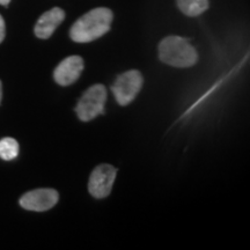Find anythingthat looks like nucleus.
Wrapping results in <instances>:
<instances>
[{"instance_id":"f8f14e48","label":"nucleus","mask_w":250,"mask_h":250,"mask_svg":"<svg viewBox=\"0 0 250 250\" xmlns=\"http://www.w3.org/2000/svg\"><path fill=\"white\" fill-rule=\"evenodd\" d=\"M9 2H11V0H0V5L2 6H7Z\"/></svg>"},{"instance_id":"39448f33","label":"nucleus","mask_w":250,"mask_h":250,"mask_svg":"<svg viewBox=\"0 0 250 250\" xmlns=\"http://www.w3.org/2000/svg\"><path fill=\"white\" fill-rule=\"evenodd\" d=\"M116 175L117 170L112 166L107 164L98 166L89 177L88 190L90 195L98 199L109 196L116 180Z\"/></svg>"},{"instance_id":"1a4fd4ad","label":"nucleus","mask_w":250,"mask_h":250,"mask_svg":"<svg viewBox=\"0 0 250 250\" xmlns=\"http://www.w3.org/2000/svg\"><path fill=\"white\" fill-rule=\"evenodd\" d=\"M177 6L188 17H198L208 8V0H177Z\"/></svg>"},{"instance_id":"423d86ee","label":"nucleus","mask_w":250,"mask_h":250,"mask_svg":"<svg viewBox=\"0 0 250 250\" xmlns=\"http://www.w3.org/2000/svg\"><path fill=\"white\" fill-rule=\"evenodd\" d=\"M58 199V192L54 189H36L24 193L20 198V205L28 211L44 212L54 208Z\"/></svg>"},{"instance_id":"9b49d317","label":"nucleus","mask_w":250,"mask_h":250,"mask_svg":"<svg viewBox=\"0 0 250 250\" xmlns=\"http://www.w3.org/2000/svg\"><path fill=\"white\" fill-rule=\"evenodd\" d=\"M5 34H6V27H5V21L2 19L1 15H0V43L2 42L5 39Z\"/></svg>"},{"instance_id":"f257e3e1","label":"nucleus","mask_w":250,"mask_h":250,"mask_svg":"<svg viewBox=\"0 0 250 250\" xmlns=\"http://www.w3.org/2000/svg\"><path fill=\"white\" fill-rule=\"evenodd\" d=\"M112 18L114 14L109 8H94L73 23L70 29V37L77 43L93 42L108 33Z\"/></svg>"},{"instance_id":"f03ea898","label":"nucleus","mask_w":250,"mask_h":250,"mask_svg":"<svg viewBox=\"0 0 250 250\" xmlns=\"http://www.w3.org/2000/svg\"><path fill=\"white\" fill-rule=\"evenodd\" d=\"M159 58L170 66L190 67L198 61V54L183 37L168 36L159 44Z\"/></svg>"},{"instance_id":"7ed1b4c3","label":"nucleus","mask_w":250,"mask_h":250,"mask_svg":"<svg viewBox=\"0 0 250 250\" xmlns=\"http://www.w3.org/2000/svg\"><path fill=\"white\" fill-rule=\"evenodd\" d=\"M107 89L103 85H94L83 93L78 102L76 111L79 120L89 122L104 112Z\"/></svg>"},{"instance_id":"ddd939ff","label":"nucleus","mask_w":250,"mask_h":250,"mask_svg":"<svg viewBox=\"0 0 250 250\" xmlns=\"http://www.w3.org/2000/svg\"><path fill=\"white\" fill-rule=\"evenodd\" d=\"M2 99V85H1V81H0V102H1Z\"/></svg>"},{"instance_id":"6e6552de","label":"nucleus","mask_w":250,"mask_h":250,"mask_svg":"<svg viewBox=\"0 0 250 250\" xmlns=\"http://www.w3.org/2000/svg\"><path fill=\"white\" fill-rule=\"evenodd\" d=\"M65 19V12L62 8L55 7L41 15L35 26V35L39 39H49Z\"/></svg>"},{"instance_id":"20e7f679","label":"nucleus","mask_w":250,"mask_h":250,"mask_svg":"<svg viewBox=\"0 0 250 250\" xmlns=\"http://www.w3.org/2000/svg\"><path fill=\"white\" fill-rule=\"evenodd\" d=\"M143 83L144 79L142 73L137 70H131L120 74L111 87L118 104H130L142 89Z\"/></svg>"},{"instance_id":"0eeeda50","label":"nucleus","mask_w":250,"mask_h":250,"mask_svg":"<svg viewBox=\"0 0 250 250\" xmlns=\"http://www.w3.org/2000/svg\"><path fill=\"white\" fill-rule=\"evenodd\" d=\"M83 70V61L79 56H71L65 58L56 67L54 72L55 81L61 86H70L79 79Z\"/></svg>"},{"instance_id":"9d476101","label":"nucleus","mask_w":250,"mask_h":250,"mask_svg":"<svg viewBox=\"0 0 250 250\" xmlns=\"http://www.w3.org/2000/svg\"><path fill=\"white\" fill-rule=\"evenodd\" d=\"M19 154V144L14 138H4L0 140V158L5 161L14 160Z\"/></svg>"}]
</instances>
